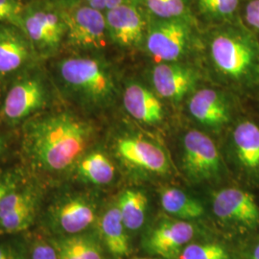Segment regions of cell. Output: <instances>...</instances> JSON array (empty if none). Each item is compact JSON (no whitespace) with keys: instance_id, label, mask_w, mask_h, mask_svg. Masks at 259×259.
<instances>
[{"instance_id":"obj_1","label":"cell","mask_w":259,"mask_h":259,"mask_svg":"<svg viewBox=\"0 0 259 259\" xmlns=\"http://www.w3.org/2000/svg\"><path fill=\"white\" fill-rule=\"evenodd\" d=\"M92 135V126L74 114L50 112L25 123L23 146L38 169L62 173L79 162Z\"/></svg>"},{"instance_id":"obj_2","label":"cell","mask_w":259,"mask_h":259,"mask_svg":"<svg viewBox=\"0 0 259 259\" xmlns=\"http://www.w3.org/2000/svg\"><path fill=\"white\" fill-rule=\"evenodd\" d=\"M210 56L217 71L236 87L259 85V41L238 21L218 31L210 42Z\"/></svg>"},{"instance_id":"obj_3","label":"cell","mask_w":259,"mask_h":259,"mask_svg":"<svg viewBox=\"0 0 259 259\" xmlns=\"http://www.w3.org/2000/svg\"><path fill=\"white\" fill-rule=\"evenodd\" d=\"M56 72L64 90L89 107H107L116 88L108 66L92 57H68L57 63Z\"/></svg>"},{"instance_id":"obj_4","label":"cell","mask_w":259,"mask_h":259,"mask_svg":"<svg viewBox=\"0 0 259 259\" xmlns=\"http://www.w3.org/2000/svg\"><path fill=\"white\" fill-rule=\"evenodd\" d=\"M19 28L37 57L55 55L66 37L65 8L51 0H28L21 13Z\"/></svg>"},{"instance_id":"obj_5","label":"cell","mask_w":259,"mask_h":259,"mask_svg":"<svg viewBox=\"0 0 259 259\" xmlns=\"http://www.w3.org/2000/svg\"><path fill=\"white\" fill-rule=\"evenodd\" d=\"M50 92L40 72H27L11 84L2 103L0 117L10 125H18L36 116L47 107Z\"/></svg>"},{"instance_id":"obj_6","label":"cell","mask_w":259,"mask_h":259,"mask_svg":"<svg viewBox=\"0 0 259 259\" xmlns=\"http://www.w3.org/2000/svg\"><path fill=\"white\" fill-rule=\"evenodd\" d=\"M67 32L65 40L76 48L101 49L106 47L108 29L105 13L87 4L65 8Z\"/></svg>"},{"instance_id":"obj_7","label":"cell","mask_w":259,"mask_h":259,"mask_svg":"<svg viewBox=\"0 0 259 259\" xmlns=\"http://www.w3.org/2000/svg\"><path fill=\"white\" fill-rule=\"evenodd\" d=\"M190 27L185 19H157L148 30L147 48L157 63L181 59L190 41Z\"/></svg>"},{"instance_id":"obj_8","label":"cell","mask_w":259,"mask_h":259,"mask_svg":"<svg viewBox=\"0 0 259 259\" xmlns=\"http://www.w3.org/2000/svg\"><path fill=\"white\" fill-rule=\"evenodd\" d=\"M184 168L195 181L210 180L221 171V157L212 139L204 133L192 130L185 134L184 141Z\"/></svg>"},{"instance_id":"obj_9","label":"cell","mask_w":259,"mask_h":259,"mask_svg":"<svg viewBox=\"0 0 259 259\" xmlns=\"http://www.w3.org/2000/svg\"><path fill=\"white\" fill-rule=\"evenodd\" d=\"M214 214L224 222L245 229H255L259 225V208L250 192L237 187L221 189L213 195Z\"/></svg>"},{"instance_id":"obj_10","label":"cell","mask_w":259,"mask_h":259,"mask_svg":"<svg viewBox=\"0 0 259 259\" xmlns=\"http://www.w3.org/2000/svg\"><path fill=\"white\" fill-rule=\"evenodd\" d=\"M37 54L20 28L0 24V77H8L24 70Z\"/></svg>"},{"instance_id":"obj_11","label":"cell","mask_w":259,"mask_h":259,"mask_svg":"<svg viewBox=\"0 0 259 259\" xmlns=\"http://www.w3.org/2000/svg\"><path fill=\"white\" fill-rule=\"evenodd\" d=\"M108 35L121 47L138 46L142 40L145 22L138 7L128 1L105 12Z\"/></svg>"},{"instance_id":"obj_12","label":"cell","mask_w":259,"mask_h":259,"mask_svg":"<svg viewBox=\"0 0 259 259\" xmlns=\"http://www.w3.org/2000/svg\"><path fill=\"white\" fill-rule=\"evenodd\" d=\"M117 153L130 165L156 174H165L169 164L165 153L157 145L140 138H123L117 141Z\"/></svg>"},{"instance_id":"obj_13","label":"cell","mask_w":259,"mask_h":259,"mask_svg":"<svg viewBox=\"0 0 259 259\" xmlns=\"http://www.w3.org/2000/svg\"><path fill=\"white\" fill-rule=\"evenodd\" d=\"M194 226L185 221L161 223L151 232L148 250L164 258H174L194 237Z\"/></svg>"},{"instance_id":"obj_14","label":"cell","mask_w":259,"mask_h":259,"mask_svg":"<svg viewBox=\"0 0 259 259\" xmlns=\"http://www.w3.org/2000/svg\"><path fill=\"white\" fill-rule=\"evenodd\" d=\"M96 218L94 205L80 197L68 198L56 204L51 211L54 227L68 235L87 230Z\"/></svg>"},{"instance_id":"obj_15","label":"cell","mask_w":259,"mask_h":259,"mask_svg":"<svg viewBox=\"0 0 259 259\" xmlns=\"http://www.w3.org/2000/svg\"><path fill=\"white\" fill-rule=\"evenodd\" d=\"M152 81L160 97L179 101L194 87L196 75L185 66L160 63L152 71Z\"/></svg>"},{"instance_id":"obj_16","label":"cell","mask_w":259,"mask_h":259,"mask_svg":"<svg viewBox=\"0 0 259 259\" xmlns=\"http://www.w3.org/2000/svg\"><path fill=\"white\" fill-rule=\"evenodd\" d=\"M191 115L201 124L219 128L230 120L231 111L224 95L211 89L200 90L188 102Z\"/></svg>"},{"instance_id":"obj_17","label":"cell","mask_w":259,"mask_h":259,"mask_svg":"<svg viewBox=\"0 0 259 259\" xmlns=\"http://www.w3.org/2000/svg\"><path fill=\"white\" fill-rule=\"evenodd\" d=\"M232 145L240 166L249 174L259 175V125L243 118L232 131Z\"/></svg>"},{"instance_id":"obj_18","label":"cell","mask_w":259,"mask_h":259,"mask_svg":"<svg viewBox=\"0 0 259 259\" xmlns=\"http://www.w3.org/2000/svg\"><path fill=\"white\" fill-rule=\"evenodd\" d=\"M123 103L130 115L142 123L157 124L163 118V108L157 95L139 83L126 87Z\"/></svg>"},{"instance_id":"obj_19","label":"cell","mask_w":259,"mask_h":259,"mask_svg":"<svg viewBox=\"0 0 259 259\" xmlns=\"http://www.w3.org/2000/svg\"><path fill=\"white\" fill-rule=\"evenodd\" d=\"M100 232L106 247L113 255L129 254V239L117 205L104 213L100 222Z\"/></svg>"},{"instance_id":"obj_20","label":"cell","mask_w":259,"mask_h":259,"mask_svg":"<svg viewBox=\"0 0 259 259\" xmlns=\"http://www.w3.org/2000/svg\"><path fill=\"white\" fill-rule=\"evenodd\" d=\"M162 208L172 216L183 220H190L203 216V204L183 190L176 187H163L159 190Z\"/></svg>"},{"instance_id":"obj_21","label":"cell","mask_w":259,"mask_h":259,"mask_svg":"<svg viewBox=\"0 0 259 259\" xmlns=\"http://www.w3.org/2000/svg\"><path fill=\"white\" fill-rule=\"evenodd\" d=\"M147 204L148 199L140 190L129 189L121 194L117 207L127 230L138 231L143 226Z\"/></svg>"},{"instance_id":"obj_22","label":"cell","mask_w":259,"mask_h":259,"mask_svg":"<svg viewBox=\"0 0 259 259\" xmlns=\"http://www.w3.org/2000/svg\"><path fill=\"white\" fill-rule=\"evenodd\" d=\"M78 173L93 185H104L112 182L115 169L109 157L102 152L96 151L79 160Z\"/></svg>"},{"instance_id":"obj_23","label":"cell","mask_w":259,"mask_h":259,"mask_svg":"<svg viewBox=\"0 0 259 259\" xmlns=\"http://www.w3.org/2000/svg\"><path fill=\"white\" fill-rule=\"evenodd\" d=\"M59 259H104L100 246L88 236L70 235L53 244Z\"/></svg>"},{"instance_id":"obj_24","label":"cell","mask_w":259,"mask_h":259,"mask_svg":"<svg viewBox=\"0 0 259 259\" xmlns=\"http://www.w3.org/2000/svg\"><path fill=\"white\" fill-rule=\"evenodd\" d=\"M36 201L23 205L0 218V232L15 233L26 230L36 212Z\"/></svg>"},{"instance_id":"obj_25","label":"cell","mask_w":259,"mask_h":259,"mask_svg":"<svg viewBox=\"0 0 259 259\" xmlns=\"http://www.w3.org/2000/svg\"><path fill=\"white\" fill-rule=\"evenodd\" d=\"M157 19H185L188 13L186 0H141Z\"/></svg>"},{"instance_id":"obj_26","label":"cell","mask_w":259,"mask_h":259,"mask_svg":"<svg viewBox=\"0 0 259 259\" xmlns=\"http://www.w3.org/2000/svg\"><path fill=\"white\" fill-rule=\"evenodd\" d=\"M241 0H197L198 8L211 19L232 20L236 17Z\"/></svg>"},{"instance_id":"obj_27","label":"cell","mask_w":259,"mask_h":259,"mask_svg":"<svg viewBox=\"0 0 259 259\" xmlns=\"http://www.w3.org/2000/svg\"><path fill=\"white\" fill-rule=\"evenodd\" d=\"M180 259H229V253L217 243H194L185 246Z\"/></svg>"},{"instance_id":"obj_28","label":"cell","mask_w":259,"mask_h":259,"mask_svg":"<svg viewBox=\"0 0 259 259\" xmlns=\"http://www.w3.org/2000/svg\"><path fill=\"white\" fill-rule=\"evenodd\" d=\"M34 201L35 196L30 191H11L0 200V218Z\"/></svg>"},{"instance_id":"obj_29","label":"cell","mask_w":259,"mask_h":259,"mask_svg":"<svg viewBox=\"0 0 259 259\" xmlns=\"http://www.w3.org/2000/svg\"><path fill=\"white\" fill-rule=\"evenodd\" d=\"M24 3L20 0H0V24H14L19 27Z\"/></svg>"},{"instance_id":"obj_30","label":"cell","mask_w":259,"mask_h":259,"mask_svg":"<svg viewBox=\"0 0 259 259\" xmlns=\"http://www.w3.org/2000/svg\"><path fill=\"white\" fill-rule=\"evenodd\" d=\"M242 23L259 41V0L245 2Z\"/></svg>"},{"instance_id":"obj_31","label":"cell","mask_w":259,"mask_h":259,"mask_svg":"<svg viewBox=\"0 0 259 259\" xmlns=\"http://www.w3.org/2000/svg\"><path fill=\"white\" fill-rule=\"evenodd\" d=\"M31 259H59L54 245L46 241H37L31 250Z\"/></svg>"},{"instance_id":"obj_32","label":"cell","mask_w":259,"mask_h":259,"mask_svg":"<svg viewBox=\"0 0 259 259\" xmlns=\"http://www.w3.org/2000/svg\"><path fill=\"white\" fill-rule=\"evenodd\" d=\"M16 189V183L11 177L0 179V200L8 194L11 191Z\"/></svg>"},{"instance_id":"obj_33","label":"cell","mask_w":259,"mask_h":259,"mask_svg":"<svg viewBox=\"0 0 259 259\" xmlns=\"http://www.w3.org/2000/svg\"><path fill=\"white\" fill-rule=\"evenodd\" d=\"M0 259H20V256L12 247L0 244Z\"/></svg>"},{"instance_id":"obj_34","label":"cell","mask_w":259,"mask_h":259,"mask_svg":"<svg viewBox=\"0 0 259 259\" xmlns=\"http://www.w3.org/2000/svg\"><path fill=\"white\" fill-rule=\"evenodd\" d=\"M84 4L93 7L94 9L99 10L104 12L105 0H83Z\"/></svg>"},{"instance_id":"obj_35","label":"cell","mask_w":259,"mask_h":259,"mask_svg":"<svg viewBox=\"0 0 259 259\" xmlns=\"http://www.w3.org/2000/svg\"><path fill=\"white\" fill-rule=\"evenodd\" d=\"M51 1H53L54 3L64 7V8L72 6V5L76 4V2H77V0H51Z\"/></svg>"},{"instance_id":"obj_36","label":"cell","mask_w":259,"mask_h":259,"mask_svg":"<svg viewBox=\"0 0 259 259\" xmlns=\"http://www.w3.org/2000/svg\"><path fill=\"white\" fill-rule=\"evenodd\" d=\"M250 259H259V243H257L251 250Z\"/></svg>"},{"instance_id":"obj_37","label":"cell","mask_w":259,"mask_h":259,"mask_svg":"<svg viewBox=\"0 0 259 259\" xmlns=\"http://www.w3.org/2000/svg\"><path fill=\"white\" fill-rule=\"evenodd\" d=\"M2 151H3V143H2V141L0 139V154L2 153Z\"/></svg>"},{"instance_id":"obj_38","label":"cell","mask_w":259,"mask_h":259,"mask_svg":"<svg viewBox=\"0 0 259 259\" xmlns=\"http://www.w3.org/2000/svg\"><path fill=\"white\" fill-rule=\"evenodd\" d=\"M20 1H22L23 3H25V0H20Z\"/></svg>"},{"instance_id":"obj_39","label":"cell","mask_w":259,"mask_h":259,"mask_svg":"<svg viewBox=\"0 0 259 259\" xmlns=\"http://www.w3.org/2000/svg\"><path fill=\"white\" fill-rule=\"evenodd\" d=\"M135 259H150V258H135Z\"/></svg>"}]
</instances>
